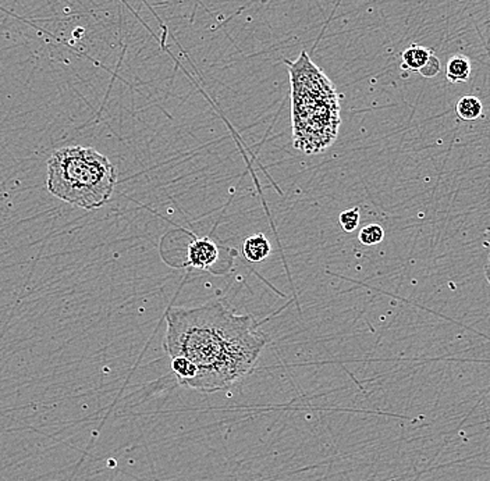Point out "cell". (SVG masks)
Instances as JSON below:
<instances>
[{
	"instance_id": "3957f363",
	"label": "cell",
	"mask_w": 490,
	"mask_h": 481,
	"mask_svg": "<svg viewBox=\"0 0 490 481\" xmlns=\"http://www.w3.org/2000/svg\"><path fill=\"white\" fill-rule=\"evenodd\" d=\"M116 184L115 164L94 147H60L48 160V191L72 206L86 210L103 206Z\"/></svg>"
},
{
	"instance_id": "ba28073f",
	"label": "cell",
	"mask_w": 490,
	"mask_h": 481,
	"mask_svg": "<svg viewBox=\"0 0 490 481\" xmlns=\"http://www.w3.org/2000/svg\"><path fill=\"white\" fill-rule=\"evenodd\" d=\"M482 112H484V105L474 95L463 96L456 105V113L458 114L460 119L465 121H472L479 119L482 116Z\"/></svg>"
},
{
	"instance_id": "6da1fadb",
	"label": "cell",
	"mask_w": 490,
	"mask_h": 481,
	"mask_svg": "<svg viewBox=\"0 0 490 481\" xmlns=\"http://www.w3.org/2000/svg\"><path fill=\"white\" fill-rule=\"evenodd\" d=\"M163 348L170 357L188 359L195 377L188 388L216 393L248 374L259 359L266 334L255 317L236 315L221 302L166 312Z\"/></svg>"
},
{
	"instance_id": "8fae6325",
	"label": "cell",
	"mask_w": 490,
	"mask_h": 481,
	"mask_svg": "<svg viewBox=\"0 0 490 481\" xmlns=\"http://www.w3.org/2000/svg\"><path fill=\"white\" fill-rule=\"evenodd\" d=\"M440 72V62L436 56L432 55V58L429 59V62L426 63V66L420 70V74L425 78H432L436 77Z\"/></svg>"
},
{
	"instance_id": "7a4b0ae2",
	"label": "cell",
	"mask_w": 490,
	"mask_h": 481,
	"mask_svg": "<svg viewBox=\"0 0 490 481\" xmlns=\"http://www.w3.org/2000/svg\"><path fill=\"white\" fill-rule=\"evenodd\" d=\"M291 82V123L294 147L315 154L328 149L340 127V99L333 82L307 52L294 62L284 60Z\"/></svg>"
},
{
	"instance_id": "8992f818",
	"label": "cell",
	"mask_w": 490,
	"mask_h": 481,
	"mask_svg": "<svg viewBox=\"0 0 490 481\" xmlns=\"http://www.w3.org/2000/svg\"><path fill=\"white\" fill-rule=\"evenodd\" d=\"M446 75H447V79L451 84L467 82L470 79V75H471V62H470V59L467 56H464V55L453 56L449 60V63H447Z\"/></svg>"
},
{
	"instance_id": "9c48e42d",
	"label": "cell",
	"mask_w": 490,
	"mask_h": 481,
	"mask_svg": "<svg viewBox=\"0 0 490 481\" xmlns=\"http://www.w3.org/2000/svg\"><path fill=\"white\" fill-rule=\"evenodd\" d=\"M359 241L362 245L373 246L383 241L385 238V230L379 224H368L359 231Z\"/></svg>"
},
{
	"instance_id": "30bf717a",
	"label": "cell",
	"mask_w": 490,
	"mask_h": 481,
	"mask_svg": "<svg viewBox=\"0 0 490 481\" xmlns=\"http://www.w3.org/2000/svg\"><path fill=\"white\" fill-rule=\"evenodd\" d=\"M339 221L346 232H354L359 225V207H351L342 211Z\"/></svg>"
},
{
	"instance_id": "52a82bcc",
	"label": "cell",
	"mask_w": 490,
	"mask_h": 481,
	"mask_svg": "<svg viewBox=\"0 0 490 481\" xmlns=\"http://www.w3.org/2000/svg\"><path fill=\"white\" fill-rule=\"evenodd\" d=\"M430 58H432V53L427 48L414 44L403 52V56H401L403 65L401 66H403V69L413 70V71L420 72V70L426 66V63L429 62Z\"/></svg>"
},
{
	"instance_id": "7c38bea8",
	"label": "cell",
	"mask_w": 490,
	"mask_h": 481,
	"mask_svg": "<svg viewBox=\"0 0 490 481\" xmlns=\"http://www.w3.org/2000/svg\"><path fill=\"white\" fill-rule=\"evenodd\" d=\"M485 275H486V278H488V281H489L490 284V255L489 259H488V265H486V268H485Z\"/></svg>"
},
{
	"instance_id": "277c9868",
	"label": "cell",
	"mask_w": 490,
	"mask_h": 481,
	"mask_svg": "<svg viewBox=\"0 0 490 481\" xmlns=\"http://www.w3.org/2000/svg\"><path fill=\"white\" fill-rule=\"evenodd\" d=\"M219 258L217 245L208 238H195L187 249V262L191 268L200 270H210Z\"/></svg>"
},
{
	"instance_id": "5b68a950",
	"label": "cell",
	"mask_w": 490,
	"mask_h": 481,
	"mask_svg": "<svg viewBox=\"0 0 490 481\" xmlns=\"http://www.w3.org/2000/svg\"><path fill=\"white\" fill-rule=\"evenodd\" d=\"M272 252L269 239L264 234H254L243 244V255L251 263H261L268 259Z\"/></svg>"
}]
</instances>
